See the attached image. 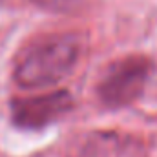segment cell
<instances>
[{
    "label": "cell",
    "mask_w": 157,
    "mask_h": 157,
    "mask_svg": "<svg viewBox=\"0 0 157 157\" xmlns=\"http://www.w3.org/2000/svg\"><path fill=\"white\" fill-rule=\"evenodd\" d=\"M35 6H39L42 9H48V11H57V13H62V11H71L75 6H78L82 0H31Z\"/></svg>",
    "instance_id": "obj_5"
},
{
    "label": "cell",
    "mask_w": 157,
    "mask_h": 157,
    "mask_svg": "<svg viewBox=\"0 0 157 157\" xmlns=\"http://www.w3.org/2000/svg\"><path fill=\"white\" fill-rule=\"evenodd\" d=\"M84 42L78 35H46L31 42L18 57L13 78L24 90H40L62 82L75 70Z\"/></svg>",
    "instance_id": "obj_1"
},
{
    "label": "cell",
    "mask_w": 157,
    "mask_h": 157,
    "mask_svg": "<svg viewBox=\"0 0 157 157\" xmlns=\"http://www.w3.org/2000/svg\"><path fill=\"white\" fill-rule=\"evenodd\" d=\"M78 157H150L141 139L121 132H95L91 133Z\"/></svg>",
    "instance_id": "obj_4"
},
{
    "label": "cell",
    "mask_w": 157,
    "mask_h": 157,
    "mask_svg": "<svg viewBox=\"0 0 157 157\" xmlns=\"http://www.w3.org/2000/svg\"><path fill=\"white\" fill-rule=\"evenodd\" d=\"M73 108V97L66 90H57L44 95L20 97L11 102L13 122L24 130H40L57 122Z\"/></svg>",
    "instance_id": "obj_3"
},
{
    "label": "cell",
    "mask_w": 157,
    "mask_h": 157,
    "mask_svg": "<svg viewBox=\"0 0 157 157\" xmlns=\"http://www.w3.org/2000/svg\"><path fill=\"white\" fill-rule=\"evenodd\" d=\"M154 64L150 59L132 55L112 62L99 78L97 95L108 108H124L135 102L152 77Z\"/></svg>",
    "instance_id": "obj_2"
}]
</instances>
